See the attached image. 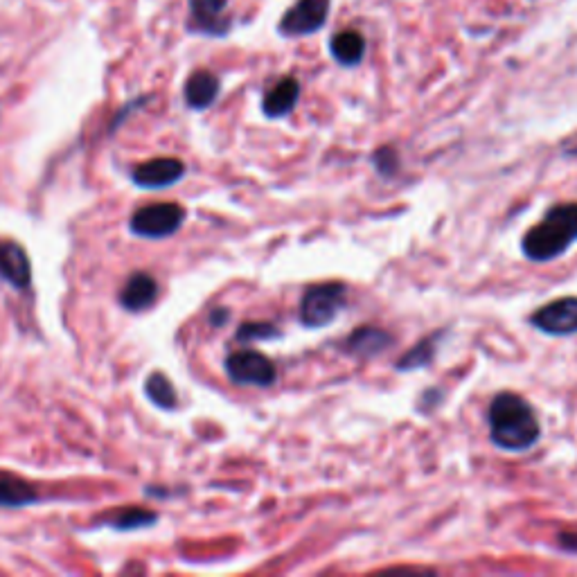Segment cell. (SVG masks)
<instances>
[{
  "label": "cell",
  "mask_w": 577,
  "mask_h": 577,
  "mask_svg": "<svg viewBox=\"0 0 577 577\" xmlns=\"http://www.w3.org/2000/svg\"><path fill=\"white\" fill-rule=\"evenodd\" d=\"M226 372L230 381L242 386H273L278 379L273 361L255 350H239L226 359Z\"/></svg>",
  "instance_id": "cell-5"
},
{
  "label": "cell",
  "mask_w": 577,
  "mask_h": 577,
  "mask_svg": "<svg viewBox=\"0 0 577 577\" xmlns=\"http://www.w3.org/2000/svg\"><path fill=\"white\" fill-rule=\"evenodd\" d=\"M530 323L537 330L553 334V336H568L577 332V298H559L553 303L544 305L532 314Z\"/></svg>",
  "instance_id": "cell-7"
},
{
  "label": "cell",
  "mask_w": 577,
  "mask_h": 577,
  "mask_svg": "<svg viewBox=\"0 0 577 577\" xmlns=\"http://www.w3.org/2000/svg\"><path fill=\"white\" fill-rule=\"evenodd\" d=\"M490 438L499 449L526 451L535 447L541 436V426L532 406L517 393H499L487 411Z\"/></svg>",
  "instance_id": "cell-1"
},
{
  "label": "cell",
  "mask_w": 577,
  "mask_h": 577,
  "mask_svg": "<svg viewBox=\"0 0 577 577\" xmlns=\"http://www.w3.org/2000/svg\"><path fill=\"white\" fill-rule=\"evenodd\" d=\"M156 296H158V282L149 273L140 271L133 273L127 284H124L120 303L124 309H129V312H142V309H147L154 303Z\"/></svg>",
  "instance_id": "cell-11"
},
{
  "label": "cell",
  "mask_w": 577,
  "mask_h": 577,
  "mask_svg": "<svg viewBox=\"0 0 577 577\" xmlns=\"http://www.w3.org/2000/svg\"><path fill=\"white\" fill-rule=\"evenodd\" d=\"M185 176V165L179 158H154L133 170V183L145 190L170 188Z\"/></svg>",
  "instance_id": "cell-8"
},
{
  "label": "cell",
  "mask_w": 577,
  "mask_h": 577,
  "mask_svg": "<svg viewBox=\"0 0 577 577\" xmlns=\"http://www.w3.org/2000/svg\"><path fill=\"white\" fill-rule=\"evenodd\" d=\"M219 95V79L208 73V70H197V73L190 75L188 82H185V102H188L192 109H208V106L217 100Z\"/></svg>",
  "instance_id": "cell-13"
},
{
  "label": "cell",
  "mask_w": 577,
  "mask_h": 577,
  "mask_svg": "<svg viewBox=\"0 0 577 577\" xmlns=\"http://www.w3.org/2000/svg\"><path fill=\"white\" fill-rule=\"evenodd\" d=\"M345 284L341 282H323L309 287L300 303V321L307 327H325L330 325L345 307Z\"/></svg>",
  "instance_id": "cell-3"
},
{
  "label": "cell",
  "mask_w": 577,
  "mask_h": 577,
  "mask_svg": "<svg viewBox=\"0 0 577 577\" xmlns=\"http://www.w3.org/2000/svg\"><path fill=\"white\" fill-rule=\"evenodd\" d=\"M185 219V210L179 203H154V206L140 208L131 217V230L140 237L161 239L170 237L181 228Z\"/></svg>",
  "instance_id": "cell-4"
},
{
  "label": "cell",
  "mask_w": 577,
  "mask_h": 577,
  "mask_svg": "<svg viewBox=\"0 0 577 577\" xmlns=\"http://www.w3.org/2000/svg\"><path fill=\"white\" fill-rule=\"evenodd\" d=\"M145 393L156 406L165 408V411H172L176 406V390L172 386V381L161 375V372H154V375L147 379Z\"/></svg>",
  "instance_id": "cell-17"
},
{
  "label": "cell",
  "mask_w": 577,
  "mask_h": 577,
  "mask_svg": "<svg viewBox=\"0 0 577 577\" xmlns=\"http://www.w3.org/2000/svg\"><path fill=\"white\" fill-rule=\"evenodd\" d=\"M436 339L438 336H431V339L417 343L411 352L404 354V357L397 361V370H415L429 366L433 357H436Z\"/></svg>",
  "instance_id": "cell-19"
},
{
  "label": "cell",
  "mask_w": 577,
  "mask_h": 577,
  "mask_svg": "<svg viewBox=\"0 0 577 577\" xmlns=\"http://www.w3.org/2000/svg\"><path fill=\"white\" fill-rule=\"evenodd\" d=\"M280 332L275 330L271 323H244L237 330V341L251 343V341H269L278 339Z\"/></svg>",
  "instance_id": "cell-20"
},
{
  "label": "cell",
  "mask_w": 577,
  "mask_h": 577,
  "mask_svg": "<svg viewBox=\"0 0 577 577\" xmlns=\"http://www.w3.org/2000/svg\"><path fill=\"white\" fill-rule=\"evenodd\" d=\"M390 343H393V336H390L386 330H379V327L368 325V327H359V330H354L348 339L343 341V350L352 354V357L370 359L384 352Z\"/></svg>",
  "instance_id": "cell-10"
},
{
  "label": "cell",
  "mask_w": 577,
  "mask_h": 577,
  "mask_svg": "<svg viewBox=\"0 0 577 577\" xmlns=\"http://www.w3.org/2000/svg\"><path fill=\"white\" fill-rule=\"evenodd\" d=\"M34 501H37V492L28 481L0 472V508H23Z\"/></svg>",
  "instance_id": "cell-14"
},
{
  "label": "cell",
  "mask_w": 577,
  "mask_h": 577,
  "mask_svg": "<svg viewBox=\"0 0 577 577\" xmlns=\"http://www.w3.org/2000/svg\"><path fill=\"white\" fill-rule=\"evenodd\" d=\"M372 163H375L379 174L393 176L397 172V167H399V158H397V152H395L393 147H384V149H379V152L375 154V158H372Z\"/></svg>",
  "instance_id": "cell-21"
},
{
  "label": "cell",
  "mask_w": 577,
  "mask_h": 577,
  "mask_svg": "<svg viewBox=\"0 0 577 577\" xmlns=\"http://www.w3.org/2000/svg\"><path fill=\"white\" fill-rule=\"evenodd\" d=\"M0 278L16 289H28L32 282V266L25 248L16 242H0Z\"/></svg>",
  "instance_id": "cell-9"
},
{
  "label": "cell",
  "mask_w": 577,
  "mask_h": 577,
  "mask_svg": "<svg viewBox=\"0 0 577 577\" xmlns=\"http://www.w3.org/2000/svg\"><path fill=\"white\" fill-rule=\"evenodd\" d=\"M228 316H230L228 309H215V312L210 314V321H212V325H215V327H221V325H224V323L228 321Z\"/></svg>",
  "instance_id": "cell-23"
},
{
  "label": "cell",
  "mask_w": 577,
  "mask_h": 577,
  "mask_svg": "<svg viewBox=\"0 0 577 577\" xmlns=\"http://www.w3.org/2000/svg\"><path fill=\"white\" fill-rule=\"evenodd\" d=\"M559 546L564 550H571V553H577V532H562V535H559Z\"/></svg>",
  "instance_id": "cell-22"
},
{
  "label": "cell",
  "mask_w": 577,
  "mask_h": 577,
  "mask_svg": "<svg viewBox=\"0 0 577 577\" xmlns=\"http://www.w3.org/2000/svg\"><path fill=\"white\" fill-rule=\"evenodd\" d=\"M330 14V0H298L280 21V32L287 37H307L318 32Z\"/></svg>",
  "instance_id": "cell-6"
},
{
  "label": "cell",
  "mask_w": 577,
  "mask_h": 577,
  "mask_svg": "<svg viewBox=\"0 0 577 577\" xmlns=\"http://www.w3.org/2000/svg\"><path fill=\"white\" fill-rule=\"evenodd\" d=\"M156 521H158V514H156V512H149V510H142V508L120 510L118 514H113V517L109 519L111 526L118 528V530L147 528V526H154Z\"/></svg>",
  "instance_id": "cell-18"
},
{
  "label": "cell",
  "mask_w": 577,
  "mask_h": 577,
  "mask_svg": "<svg viewBox=\"0 0 577 577\" xmlns=\"http://www.w3.org/2000/svg\"><path fill=\"white\" fill-rule=\"evenodd\" d=\"M332 55L343 66H357L366 55V41L359 32H341L332 39Z\"/></svg>",
  "instance_id": "cell-16"
},
{
  "label": "cell",
  "mask_w": 577,
  "mask_h": 577,
  "mask_svg": "<svg viewBox=\"0 0 577 577\" xmlns=\"http://www.w3.org/2000/svg\"><path fill=\"white\" fill-rule=\"evenodd\" d=\"M577 242V203L550 208L537 226L523 235L521 248L532 262H550Z\"/></svg>",
  "instance_id": "cell-2"
},
{
  "label": "cell",
  "mask_w": 577,
  "mask_h": 577,
  "mask_svg": "<svg viewBox=\"0 0 577 577\" xmlns=\"http://www.w3.org/2000/svg\"><path fill=\"white\" fill-rule=\"evenodd\" d=\"M300 97V84L294 77H284L282 82L275 84L269 93L264 95L262 109L269 118H282L294 111V106Z\"/></svg>",
  "instance_id": "cell-12"
},
{
  "label": "cell",
  "mask_w": 577,
  "mask_h": 577,
  "mask_svg": "<svg viewBox=\"0 0 577 577\" xmlns=\"http://www.w3.org/2000/svg\"><path fill=\"white\" fill-rule=\"evenodd\" d=\"M228 0H190L192 16L199 23V30L210 34H224L228 30V21L221 19Z\"/></svg>",
  "instance_id": "cell-15"
}]
</instances>
